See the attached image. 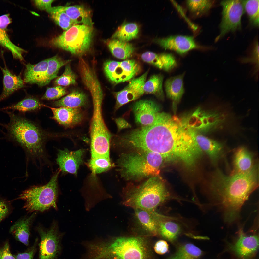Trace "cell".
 <instances>
[{"label":"cell","mask_w":259,"mask_h":259,"mask_svg":"<svg viewBox=\"0 0 259 259\" xmlns=\"http://www.w3.org/2000/svg\"><path fill=\"white\" fill-rule=\"evenodd\" d=\"M209 186L207 198L221 213L224 222L232 224L240 217L242 207L259 186V166L250 170L227 175L217 169Z\"/></svg>","instance_id":"obj_1"},{"label":"cell","mask_w":259,"mask_h":259,"mask_svg":"<svg viewBox=\"0 0 259 259\" xmlns=\"http://www.w3.org/2000/svg\"><path fill=\"white\" fill-rule=\"evenodd\" d=\"M122 199L124 205L134 209L154 211L171 200L180 202L183 200L172 194L158 176L151 177L140 185L126 189Z\"/></svg>","instance_id":"obj_2"},{"label":"cell","mask_w":259,"mask_h":259,"mask_svg":"<svg viewBox=\"0 0 259 259\" xmlns=\"http://www.w3.org/2000/svg\"><path fill=\"white\" fill-rule=\"evenodd\" d=\"M4 111L10 121L7 124L0 125L6 130V137L20 145L31 157L38 160L46 158V138L42 131L34 123L13 112Z\"/></svg>","instance_id":"obj_3"},{"label":"cell","mask_w":259,"mask_h":259,"mask_svg":"<svg viewBox=\"0 0 259 259\" xmlns=\"http://www.w3.org/2000/svg\"><path fill=\"white\" fill-rule=\"evenodd\" d=\"M123 154L118 161L121 174L126 179H133L158 176L164 160L158 153L134 150Z\"/></svg>","instance_id":"obj_4"},{"label":"cell","mask_w":259,"mask_h":259,"mask_svg":"<svg viewBox=\"0 0 259 259\" xmlns=\"http://www.w3.org/2000/svg\"><path fill=\"white\" fill-rule=\"evenodd\" d=\"M101 242L99 254L101 258L109 259H147V246L141 236L119 237Z\"/></svg>","instance_id":"obj_5"},{"label":"cell","mask_w":259,"mask_h":259,"mask_svg":"<svg viewBox=\"0 0 259 259\" xmlns=\"http://www.w3.org/2000/svg\"><path fill=\"white\" fill-rule=\"evenodd\" d=\"M60 172V170L57 171L45 185L32 186L23 191L17 199L25 201L24 208L30 212H42L51 208L57 210L58 179Z\"/></svg>","instance_id":"obj_6"},{"label":"cell","mask_w":259,"mask_h":259,"mask_svg":"<svg viewBox=\"0 0 259 259\" xmlns=\"http://www.w3.org/2000/svg\"><path fill=\"white\" fill-rule=\"evenodd\" d=\"M93 35L92 26L76 24L52 39L50 43L53 46L73 55H80L89 49Z\"/></svg>","instance_id":"obj_7"},{"label":"cell","mask_w":259,"mask_h":259,"mask_svg":"<svg viewBox=\"0 0 259 259\" xmlns=\"http://www.w3.org/2000/svg\"><path fill=\"white\" fill-rule=\"evenodd\" d=\"M102 100H93V111L90 122V133L91 156L108 157L112 135L103 119Z\"/></svg>","instance_id":"obj_8"},{"label":"cell","mask_w":259,"mask_h":259,"mask_svg":"<svg viewBox=\"0 0 259 259\" xmlns=\"http://www.w3.org/2000/svg\"><path fill=\"white\" fill-rule=\"evenodd\" d=\"M220 4L222 9L220 32L216 38L215 42L230 32L241 29V17L245 12L242 0H223Z\"/></svg>","instance_id":"obj_9"},{"label":"cell","mask_w":259,"mask_h":259,"mask_svg":"<svg viewBox=\"0 0 259 259\" xmlns=\"http://www.w3.org/2000/svg\"><path fill=\"white\" fill-rule=\"evenodd\" d=\"M103 67L107 79L115 84L130 81L140 70L139 64L133 59L121 62L108 60L104 63Z\"/></svg>","instance_id":"obj_10"},{"label":"cell","mask_w":259,"mask_h":259,"mask_svg":"<svg viewBox=\"0 0 259 259\" xmlns=\"http://www.w3.org/2000/svg\"><path fill=\"white\" fill-rule=\"evenodd\" d=\"M38 231L41 239L39 259H57L61 250L62 235L57 223H53L48 229L40 227Z\"/></svg>","instance_id":"obj_11"},{"label":"cell","mask_w":259,"mask_h":259,"mask_svg":"<svg viewBox=\"0 0 259 259\" xmlns=\"http://www.w3.org/2000/svg\"><path fill=\"white\" fill-rule=\"evenodd\" d=\"M237 237L231 248L235 255L241 259H250L256 253L259 247V239L256 231L247 234L243 228L240 227Z\"/></svg>","instance_id":"obj_12"},{"label":"cell","mask_w":259,"mask_h":259,"mask_svg":"<svg viewBox=\"0 0 259 259\" xmlns=\"http://www.w3.org/2000/svg\"><path fill=\"white\" fill-rule=\"evenodd\" d=\"M187 129L197 147L205 152L212 163L216 165L224 153L223 144L201 135L192 128L188 127Z\"/></svg>","instance_id":"obj_13"},{"label":"cell","mask_w":259,"mask_h":259,"mask_svg":"<svg viewBox=\"0 0 259 259\" xmlns=\"http://www.w3.org/2000/svg\"><path fill=\"white\" fill-rule=\"evenodd\" d=\"M148 73L147 71L139 77L133 78L123 89L115 93L116 110L130 102L137 99L143 94L144 86Z\"/></svg>","instance_id":"obj_14"},{"label":"cell","mask_w":259,"mask_h":259,"mask_svg":"<svg viewBox=\"0 0 259 259\" xmlns=\"http://www.w3.org/2000/svg\"><path fill=\"white\" fill-rule=\"evenodd\" d=\"M160 216L158 235L169 241H174L188 228L182 218L162 214Z\"/></svg>","instance_id":"obj_15"},{"label":"cell","mask_w":259,"mask_h":259,"mask_svg":"<svg viewBox=\"0 0 259 259\" xmlns=\"http://www.w3.org/2000/svg\"><path fill=\"white\" fill-rule=\"evenodd\" d=\"M154 42L163 48L173 51L180 54H184L192 49L200 48L194 37L182 35L171 36L156 39Z\"/></svg>","instance_id":"obj_16"},{"label":"cell","mask_w":259,"mask_h":259,"mask_svg":"<svg viewBox=\"0 0 259 259\" xmlns=\"http://www.w3.org/2000/svg\"><path fill=\"white\" fill-rule=\"evenodd\" d=\"M84 152L82 149L73 151L66 148L59 150L56 160L60 171L63 173L76 174L82 163Z\"/></svg>","instance_id":"obj_17"},{"label":"cell","mask_w":259,"mask_h":259,"mask_svg":"<svg viewBox=\"0 0 259 259\" xmlns=\"http://www.w3.org/2000/svg\"><path fill=\"white\" fill-rule=\"evenodd\" d=\"M50 108L53 115L52 118L67 128L73 127L80 124L83 119L84 115L80 108L59 107L55 108L43 105Z\"/></svg>","instance_id":"obj_18"},{"label":"cell","mask_w":259,"mask_h":259,"mask_svg":"<svg viewBox=\"0 0 259 259\" xmlns=\"http://www.w3.org/2000/svg\"><path fill=\"white\" fill-rule=\"evenodd\" d=\"M159 110L157 104L152 100L139 101L135 104L133 109L135 121L142 126L150 125L154 121Z\"/></svg>","instance_id":"obj_19"},{"label":"cell","mask_w":259,"mask_h":259,"mask_svg":"<svg viewBox=\"0 0 259 259\" xmlns=\"http://www.w3.org/2000/svg\"><path fill=\"white\" fill-rule=\"evenodd\" d=\"M135 217L139 226L143 231L151 235L158 234L161 214L155 210L134 209Z\"/></svg>","instance_id":"obj_20"},{"label":"cell","mask_w":259,"mask_h":259,"mask_svg":"<svg viewBox=\"0 0 259 259\" xmlns=\"http://www.w3.org/2000/svg\"><path fill=\"white\" fill-rule=\"evenodd\" d=\"M48 61L47 59L36 64H27L24 73V82L36 84L40 86L47 85L46 77Z\"/></svg>","instance_id":"obj_21"},{"label":"cell","mask_w":259,"mask_h":259,"mask_svg":"<svg viewBox=\"0 0 259 259\" xmlns=\"http://www.w3.org/2000/svg\"><path fill=\"white\" fill-rule=\"evenodd\" d=\"M11 22L9 14L0 16V45L10 51L14 58L22 61L24 60L23 54L26 51L14 44L7 33V27Z\"/></svg>","instance_id":"obj_22"},{"label":"cell","mask_w":259,"mask_h":259,"mask_svg":"<svg viewBox=\"0 0 259 259\" xmlns=\"http://www.w3.org/2000/svg\"><path fill=\"white\" fill-rule=\"evenodd\" d=\"M141 58L144 61L167 72L171 71L177 65L175 57L171 53L147 51L142 54Z\"/></svg>","instance_id":"obj_23"},{"label":"cell","mask_w":259,"mask_h":259,"mask_svg":"<svg viewBox=\"0 0 259 259\" xmlns=\"http://www.w3.org/2000/svg\"><path fill=\"white\" fill-rule=\"evenodd\" d=\"M4 67L0 68L3 74V89L0 95V102L24 86V81L20 75L13 74L7 68L3 57Z\"/></svg>","instance_id":"obj_24"},{"label":"cell","mask_w":259,"mask_h":259,"mask_svg":"<svg viewBox=\"0 0 259 259\" xmlns=\"http://www.w3.org/2000/svg\"><path fill=\"white\" fill-rule=\"evenodd\" d=\"M253 155L246 147L238 148L234 153L233 170L232 174L246 172L251 170L253 164Z\"/></svg>","instance_id":"obj_25"},{"label":"cell","mask_w":259,"mask_h":259,"mask_svg":"<svg viewBox=\"0 0 259 259\" xmlns=\"http://www.w3.org/2000/svg\"><path fill=\"white\" fill-rule=\"evenodd\" d=\"M64 12L77 24H81L92 26L91 12L84 6L76 5L69 6H57Z\"/></svg>","instance_id":"obj_26"},{"label":"cell","mask_w":259,"mask_h":259,"mask_svg":"<svg viewBox=\"0 0 259 259\" xmlns=\"http://www.w3.org/2000/svg\"><path fill=\"white\" fill-rule=\"evenodd\" d=\"M184 73L171 77L165 84L167 96L171 99L174 105L178 103L184 93L183 79Z\"/></svg>","instance_id":"obj_27"},{"label":"cell","mask_w":259,"mask_h":259,"mask_svg":"<svg viewBox=\"0 0 259 259\" xmlns=\"http://www.w3.org/2000/svg\"><path fill=\"white\" fill-rule=\"evenodd\" d=\"M35 215L34 212L29 217L20 219L10 229V232L13 234L16 239L26 246L29 244L30 227Z\"/></svg>","instance_id":"obj_28"},{"label":"cell","mask_w":259,"mask_h":259,"mask_svg":"<svg viewBox=\"0 0 259 259\" xmlns=\"http://www.w3.org/2000/svg\"><path fill=\"white\" fill-rule=\"evenodd\" d=\"M106 42L113 55L118 59H127L132 56L135 50L132 44L117 39L112 38Z\"/></svg>","instance_id":"obj_29"},{"label":"cell","mask_w":259,"mask_h":259,"mask_svg":"<svg viewBox=\"0 0 259 259\" xmlns=\"http://www.w3.org/2000/svg\"><path fill=\"white\" fill-rule=\"evenodd\" d=\"M86 101L85 94L78 91L74 90L60 100L55 101L53 105L59 107L80 108L85 105Z\"/></svg>","instance_id":"obj_30"},{"label":"cell","mask_w":259,"mask_h":259,"mask_svg":"<svg viewBox=\"0 0 259 259\" xmlns=\"http://www.w3.org/2000/svg\"><path fill=\"white\" fill-rule=\"evenodd\" d=\"M139 30L137 24L124 22L118 27L112 38L127 42L137 37Z\"/></svg>","instance_id":"obj_31"},{"label":"cell","mask_w":259,"mask_h":259,"mask_svg":"<svg viewBox=\"0 0 259 259\" xmlns=\"http://www.w3.org/2000/svg\"><path fill=\"white\" fill-rule=\"evenodd\" d=\"M163 79V77L161 74L152 75L144 84V93L153 94L159 99L163 100L164 98L162 86Z\"/></svg>","instance_id":"obj_32"},{"label":"cell","mask_w":259,"mask_h":259,"mask_svg":"<svg viewBox=\"0 0 259 259\" xmlns=\"http://www.w3.org/2000/svg\"><path fill=\"white\" fill-rule=\"evenodd\" d=\"M39 100L31 97L24 99L17 103L0 109V111L12 110L24 112L40 109L43 106Z\"/></svg>","instance_id":"obj_33"},{"label":"cell","mask_w":259,"mask_h":259,"mask_svg":"<svg viewBox=\"0 0 259 259\" xmlns=\"http://www.w3.org/2000/svg\"><path fill=\"white\" fill-rule=\"evenodd\" d=\"M202 254L201 250L194 245L187 243L179 246L175 253L168 259H199Z\"/></svg>","instance_id":"obj_34"},{"label":"cell","mask_w":259,"mask_h":259,"mask_svg":"<svg viewBox=\"0 0 259 259\" xmlns=\"http://www.w3.org/2000/svg\"><path fill=\"white\" fill-rule=\"evenodd\" d=\"M46 11L54 22L65 31L77 24L66 13L57 6L52 7Z\"/></svg>","instance_id":"obj_35"},{"label":"cell","mask_w":259,"mask_h":259,"mask_svg":"<svg viewBox=\"0 0 259 259\" xmlns=\"http://www.w3.org/2000/svg\"><path fill=\"white\" fill-rule=\"evenodd\" d=\"M48 59V66L46 77L47 85L57 77L60 68L69 63L70 61L69 60H64L58 55L55 56Z\"/></svg>","instance_id":"obj_36"},{"label":"cell","mask_w":259,"mask_h":259,"mask_svg":"<svg viewBox=\"0 0 259 259\" xmlns=\"http://www.w3.org/2000/svg\"><path fill=\"white\" fill-rule=\"evenodd\" d=\"M187 6L189 10L196 15H201L207 13L215 3L214 0H194L186 1Z\"/></svg>","instance_id":"obj_37"},{"label":"cell","mask_w":259,"mask_h":259,"mask_svg":"<svg viewBox=\"0 0 259 259\" xmlns=\"http://www.w3.org/2000/svg\"><path fill=\"white\" fill-rule=\"evenodd\" d=\"M245 11L247 13L250 23L258 27L259 25V0H242Z\"/></svg>","instance_id":"obj_38"},{"label":"cell","mask_w":259,"mask_h":259,"mask_svg":"<svg viewBox=\"0 0 259 259\" xmlns=\"http://www.w3.org/2000/svg\"><path fill=\"white\" fill-rule=\"evenodd\" d=\"M89 166L92 171L99 173L107 171L111 166L109 157L103 156L91 157Z\"/></svg>","instance_id":"obj_39"},{"label":"cell","mask_w":259,"mask_h":259,"mask_svg":"<svg viewBox=\"0 0 259 259\" xmlns=\"http://www.w3.org/2000/svg\"><path fill=\"white\" fill-rule=\"evenodd\" d=\"M76 76L68 63L65 65L63 74L56 79L55 83L58 85L67 86L75 84L76 82Z\"/></svg>","instance_id":"obj_40"},{"label":"cell","mask_w":259,"mask_h":259,"mask_svg":"<svg viewBox=\"0 0 259 259\" xmlns=\"http://www.w3.org/2000/svg\"><path fill=\"white\" fill-rule=\"evenodd\" d=\"M66 93L64 87L58 85L47 88L44 94L41 97L42 100H53L59 99Z\"/></svg>","instance_id":"obj_41"},{"label":"cell","mask_w":259,"mask_h":259,"mask_svg":"<svg viewBox=\"0 0 259 259\" xmlns=\"http://www.w3.org/2000/svg\"><path fill=\"white\" fill-rule=\"evenodd\" d=\"M37 244L36 240L33 245L26 251L14 256L16 259H33L36 250Z\"/></svg>","instance_id":"obj_42"},{"label":"cell","mask_w":259,"mask_h":259,"mask_svg":"<svg viewBox=\"0 0 259 259\" xmlns=\"http://www.w3.org/2000/svg\"><path fill=\"white\" fill-rule=\"evenodd\" d=\"M154 249L155 252L160 255H163L166 253L169 249V245L165 241L160 240L155 243Z\"/></svg>","instance_id":"obj_43"},{"label":"cell","mask_w":259,"mask_h":259,"mask_svg":"<svg viewBox=\"0 0 259 259\" xmlns=\"http://www.w3.org/2000/svg\"><path fill=\"white\" fill-rule=\"evenodd\" d=\"M0 259H16L11 253L8 242L0 248Z\"/></svg>","instance_id":"obj_44"},{"label":"cell","mask_w":259,"mask_h":259,"mask_svg":"<svg viewBox=\"0 0 259 259\" xmlns=\"http://www.w3.org/2000/svg\"><path fill=\"white\" fill-rule=\"evenodd\" d=\"M55 1L53 0H33L35 5L39 9L46 11L52 7V4Z\"/></svg>","instance_id":"obj_45"},{"label":"cell","mask_w":259,"mask_h":259,"mask_svg":"<svg viewBox=\"0 0 259 259\" xmlns=\"http://www.w3.org/2000/svg\"><path fill=\"white\" fill-rule=\"evenodd\" d=\"M9 208L4 201L0 200V219L2 220L8 214Z\"/></svg>","instance_id":"obj_46"},{"label":"cell","mask_w":259,"mask_h":259,"mask_svg":"<svg viewBox=\"0 0 259 259\" xmlns=\"http://www.w3.org/2000/svg\"><path fill=\"white\" fill-rule=\"evenodd\" d=\"M100 242H99V243H98V244H97V249H98V248H99V244L100 243ZM98 251V250H97V251ZM96 253H97V257H98V258L99 259H100V257H99V255H98V252H96Z\"/></svg>","instance_id":"obj_47"},{"label":"cell","mask_w":259,"mask_h":259,"mask_svg":"<svg viewBox=\"0 0 259 259\" xmlns=\"http://www.w3.org/2000/svg\"><path fill=\"white\" fill-rule=\"evenodd\" d=\"M97 248H96V249H97ZM97 251V250H96V251ZM97 252H98V251H97ZM96 254L97 256V258H98V259H99V258H98V257H97V253H96Z\"/></svg>","instance_id":"obj_48"},{"label":"cell","mask_w":259,"mask_h":259,"mask_svg":"<svg viewBox=\"0 0 259 259\" xmlns=\"http://www.w3.org/2000/svg\"><path fill=\"white\" fill-rule=\"evenodd\" d=\"M2 220L0 219V222H1V221H2Z\"/></svg>","instance_id":"obj_49"},{"label":"cell","mask_w":259,"mask_h":259,"mask_svg":"<svg viewBox=\"0 0 259 259\" xmlns=\"http://www.w3.org/2000/svg\"><path fill=\"white\" fill-rule=\"evenodd\" d=\"M92 248H93V247H92ZM94 251V250H93V251ZM94 258H95V257H94Z\"/></svg>","instance_id":"obj_50"}]
</instances>
